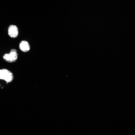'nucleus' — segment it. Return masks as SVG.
<instances>
[{
	"label": "nucleus",
	"instance_id": "4",
	"mask_svg": "<svg viewBox=\"0 0 135 135\" xmlns=\"http://www.w3.org/2000/svg\"><path fill=\"white\" fill-rule=\"evenodd\" d=\"M19 48L22 51L26 52L30 50V46L28 42L25 40H22L20 44Z\"/></svg>",
	"mask_w": 135,
	"mask_h": 135
},
{
	"label": "nucleus",
	"instance_id": "1",
	"mask_svg": "<svg viewBox=\"0 0 135 135\" xmlns=\"http://www.w3.org/2000/svg\"><path fill=\"white\" fill-rule=\"evenodd\" d=\"M13 78V74L10 71L6 69H0V79L10 82L12 80Z\"/></svg>",
	"mask_w": 135,
	"mask_h": 135
},
{
	"label": "nucleus",
	"instance_id": "2",
	"mask_svg": "<svg viewBox=\"0 0 135 135\" xmlns=\"http://www.w3.org/2000/svg\"><path fill=\"white\" fill-rule=\"evenodd\" d=\"M18 54L16 50L12 49L9 54H6L3 56V59L6 61L9 62H15L17 60Z\"/></svg>",
	"mask_w": 135,
	"mask_h": 135
},
{
	"label": "nucleus",
	"instance_id": "3",
	"mask_svg": "<svg viewBox=\"0 0 135 135\" xmlns=\"http://www.w3.org/2000/svg\"><path fill=\"white\" fill-rule=\"evenodd\" d=\"M8 33L9 35L11 38H16L18 33L17 27L14 25H10L8 28Z\"/></svg>",
	"mask_w": 135,
	"mask_h": 135
}]
</instances>
